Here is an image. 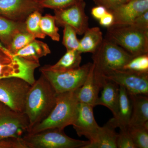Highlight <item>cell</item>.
<instances>
[{"label": "cell", "instance_id": "cell-1", "mask_svg": "<svg viewBox=\"0 0 148 148\" xmlns=\"http://www.w3.org/2000/svg\"><path fill=\"white\" fill-rule=\"evenodd\" d=\"M57 94L42 75L31 85L26 98L24 112L29 119V130L49 114L56 103Z\"/></svg>", "mask_w": 148, "mask_h": 148}, {"label": "cell", "instance_id": "cell-2", "mask_svg": "<svg viewBox=\"0 0 148 148\" xmlns=\"http://www.w3.org/2000/svg\"><path fill=\"white\" fill-rule=\"evenodd\" d=\"M79 103L75 90L57 93L53 110L45 119L31 128L28 133H37L47 129L64 130L72 125L76 117Z\"/></svg>", "mask_w": 148, "mask_h": 148}, {"label": "cell", "instance_id": "cell-3", "mask_svg": "<svg viewBox=\"0 0 148 148\" xmlns=\"http://www.w3.org/2000/svg\"><path fill=\"white\" fill-rule=\"evenodd\" d=\"M133 57L119 46L104 38L92 57L94 77L98 85L102 88L103 75L114 70L123 69Z\"/></svg>", "mask_w": 148, "mask_h": 148}, {"label": "cell", "instance_id": "cell-4", "mask_svg": "<svg viewBox=\"0 0 148 148\" xmlns=\"http://www.w3.org/2000/svg\"><path fill=\"white\" fill-rule=\"evenodd\" d=\"M107 29L105 38L119 46L133 57L148 53V30L133 25Z\"/></svg>", "mask_w": 148, "mask_h": 148}, {"label": "cell", "instance_id": "cell-5", "mask_svg": "<svg viewBox=\"0 0 148 148\" xmlns=\"http://www.w3.org/2000/svg\"><path fill=\"white\" fill-rule=\"evenodd\" d=\"M21 139L27 148H82L89 143L70 138L64 130L56 128L27 133Z\"/></svg>", "mask_w": 148, "mask_h": 148}, {"label": "cell", "instance_id": "cell-6", "mask_svg": "<svg viewBox=\"0 0 148 148\" xmlns=\"http://www.w3.org/2000/svg\"><path fill=\"white\" fill-rule=\"evenodd\" d=\"M39 62L28 61L12 54L0 42V79L20 78L32 85L35 82V70Z\"/></svg>", "mask_w": 148, "mask_h": 148}, {"label": "cell", "instance_id": "cell-7", "mask_svg": "<svg viewBox=\"0 0 148 148\" xmlns=\"http://www.w3.org/2000/svg\"><path fill=\"white\" fill-rule=\"evenodd\" d=\"M92 63H88L77 69L64 72L50 71L42 67L41 75L50 83L57 93L74 91L84 83Z\"/></svg>", "mask_w": 148, "mask_h": 148}, {"label": "cell", "instance_id": "cell-8", "mask_svg": "<svg viewBox=\"0 0 148 148\" xmlns=\"http://www.w3.org/2000/svg\"><path fill=\"white\" fill-rule=\"evenodd\" d=\"M31 85L20 78L0 79V102L14 111L24 113L26 98Z\"/></svg>", "mask_w": 148, "mask_h": 148}, {"label": "cell", "instance_id": "cell-9", "mask_svg": "<svg viewBox=\"0 0 148 148\" xmlns=\"http://www.w3.org/2000/svg\"><path fill=\"white\" fill-rule=\"evenodd\" d=\"M29 128L25 113L16 112L3 104L0 109V140L21 139L28 133Z\"/></svg>", "mask_w": 148, "mask_h": 148}, {"label": "cell", "instance_id": "cell-10", "mask_svg": "<svg viewBox=\"0 0 148 148\" xmlns=\"http://www.w3.org/2000/svg\"><path fill=\"white\" fill-rule=\"evenodd\" d=\"M102 77L124 87L129 94L148 95V73L121 69L114 70Z\"/></svg>", "mask_w": 148, "mask_h": 148}, {"label": "cell", "instance_id": "cell-11", "mask_svg": "<svg viewBox=\"0 0 148 148\" xmlns=\"http://www.w3.org/2000/svg\"><path fill=\"white\" fill-rule=\"evenodd\" d=\"M86 3L84 0L66 8L54 10L56 23L64 27L69 25L82 35L88 28V17L85 13Z\"/></svg>", "mask_w": 148, "mask_h": 148}, {"label": "cell", "instance_id": "cell-12", "mask_svg": "<svg viewBox=\"0 0 148 148\" xmlns=\"http://www.w3.org/2000/svg\"><path fill=\"white\" fill-rule=\"evenodd\" d=\"M43 10L34 0H0V15L14 21L25 22L32 12Z\"/></svg>", "mask_w": 148, "mask_h": 148}, {"label": "cell", "instance_id": "cell-13", "mask_svg": "<svg viewBox=\"0 0 148 148\" xmlns=\"http://www.w3.org/2000/svg\"><path fill=\"white\" fill-rule=\"evenodd\" d=\"M93 108L90 105L79 103L76 117L72 125L79 136H84L90 142L95 139L100 127L95 121Z\"/></svg>", "mask_w": 148, "mask_h": 148}, {"label": "cell", "instance_id": "cell-14", "mask_svg": "<svg viewBox=\"0 0 148 148\" xmlns=\"http://www.w3.org/2000/svg\"><path fill=\"white\" fill-rule=\"evenodd\" d=\"M147 11L148 0H130L109 10L114 16L112 26L131 25L135 18Z\"/></svg>", "mask_w": 148, "mask_h": 148}, {"label": "cell", "instance_id": "cell-15", "mask_svg": "<svg viewBox=\"0 0 148 148\" xmlns=\"http://www.w3.org/2000/svg\"><path fill=\"white\" fill-rule=\"evenodd\" d=\"M132 104L129 93L122 86H119V102L116 114L107 124L115 128H125L129 126L132 114Z\"/></svg>", "mask_w": 148, "mask_h": 148}, {"label": "cell", "instance_id": "cell-16", "mask_svg": "<svg viewBox=\"0 0 148 148\" xmlns=\"http://www.w3.org/2000/svg\"><path fill=\"white\" fill-rule=\"evenodd\" d=\"M101 89L94 77V66L92 63L84 83L80 87L75 90V94L79 103L95 107Z\"/></svg>", "mask_w": 148, "mask_h": 148}, {"label": "cell", "instance_id": "cell-17", "mask_svg": "<svg viewBox=\"0 0 148 148\" xmlns=\"http://www.w3.org/2000/svg\"><path fill=\"white\" fill-rule=\"evenodd\" d=\"M102 92L98 97L96 106L101 105L110 110L113 116L116 114L119 102V86L114 82L105 79L102 85Z\"/></svg>", "mask_w": 148, "mask_h": 148}, {"label": "cell", "instance_id": "cell-18", "mask_svg": "<svg viewBox=\"0 0 148 148\" xmlns=\"http://www.w3.org/2000/svg\"><path fill=\"white\" fill-rule=\"evenodd\" d=\"M129 94L132 104V114L129 126L148 124L147 95Z\"/></svg>", "mask_w": 148, "mask_h": 148}, {"label": "cell", "instance_id": "cell-19", "mask_svg": "<svg viewBox=\"0 0 148 148\" xmlns=\"http://www.w3.org/2000/svg\"><path fill=\"white\" fill-rule=\"evenodd\" d=\"M117 134L108 124L100 127L95 139L82 148H117Z\"/></svg>", "mask_w": 148, "mask_h": 148}, {"label": "cell", "instance_id": "cell-20", "mask_svg": "<svg viewBox=\"0 0 148 148\" xmlns=\"http://www.w3.org/2000/svg\"><path fill=\"white\" fill-rule=\"evenodd\" d=\"M84 36L79 40V47L77 51L81 53H95L103 40V35L101 29L98 27L87 28Z\"/></svg>", "mask_w": 148, "mask_h": 148}, {"label": "cell", "instance_id": "cell-21", "mask_svg": "<svg viewBox=\"0 0 148 148\" xmlns=\"http://www.w3.org/2000/svg\"><path fill=\"white\" fill-rule=\"evenodd\" d=\"M51 50L45 43L36 39L14 54L28 61L39 62V59L50 54Z\"/></svg>", "mask_w": 148, "mask_h": 148}, {"label": "cell", "instance_id": "cell-22", "mask_svg": "<svg viewBox=\"0 0 148 148\" xmlns=\"http://www.w3.org/2000/svg\"><path fill=\"white\" fill-rule=\"evenodd\" d=\"M25 31V22L13 21L0 15V41L6 48L16 34Z\"/></svg>", "mask_w": 148, "mask_h": 148}, {"label": "cell", "instance_id": "cell-23", "mask_svg": "<svg viewBox=\"0 0 148 148\" xmlns=\"http://www.w3.org/2000/svg\"><path fill=\"white\" fill-rule=\"evenodd\" d=\"M81 54L77 50H67L64 55L55 64L43 66L55 72H64L77 69L81 63Z\"/></svg>", "mask_w": 148, "mask_h": 148}, {"label": "cell", "instance_id": "cell-24", "mask_svg": "<svg viewBox=\"0 0 148 148\" xmlns=\"http://www.w3.org/2000/svg\"><path fill=\"white\" fill-rule=\"evenodd\" d=\"M128 130L136 148H148V124L128 126Z\"/></svg>", "mask_w": 148, "mask_h": 148}, {"label": "cell", "instance_id": "cell-25", "mask_svg": "<svg viewBox=\"0 0 148 148\" xmlns=\"http://www.w3.org/2000/svg\"><path fill=\"white\" fill-rule=\"evenodd\" d=\"M42 12L35 11L28 16L25 21L26 30L35 38L44 39L46 35L43 34L40 27Z\"/></svg>", "mask_w": 148, "mask_h": 148}, {"label": "cell", "instance_id": "cell-26", "mask_svg": "<svg viewBox=\"0 0 148 148\" xmlns=\"http://www.w3.org/2000/svg\"><path fill=\"white\" fill-rule=\"evenodd\" d=\"M56 24L54 16L51 14H46L41 18L40 27L43 34L50 37L53 41L58 42L60 36L58 33L59 29Z\"/></svg>", "mask_w": 148, "mask_h": 148}, {"label": "cell", "instance_id": "cell-27", "mask_svg": "<svg viewBox=\"0 0 148 148\" xmlns=\"http://www.w3.org/2000/svg\"><path fill=\"white\" fill-rule=\"evenodd\" d=\"M35 39L27 31L20 32L14 36L9 46L6 48L14 55Z\"/></svg>", "mask_w": 148, "mask_h": 148}, {"label": "cell", "instance_id": "cell-28", "mask_svg": "<svg viewBox=\"0 0 148 148\" xmlns=\"http://www.w3.org/2000/svg\"><path fill=\"white\" fill-rule=\"evenodd\" d=\"M133 71L148 73V53L133 57L123 69Z\"/></svg>", "mask_w": 148, "mask_h": 148}, {"label": "cell", "instance_id": "cell-29", "mask_svg": "<svg viewBox=\"0 0 148 148\" xmlns=\"http://www.w3.org/2000/svg\"><path fill=\"white\" fill-rule=\"evenodd\" d=\"M63 27V45L67 50H77L79 47V40L77 38L76 32L69 25H65Z\"/></svg>", "mask_w": 148, "mask_h": 148}, {"label": "cell", "instance_id": "cell-30", "mask_svg": "<svg viewBox=\"0 0 148 148\" xmlns=\"http://www.w3.org/2000/svg\"><path fill=\"white\" fill-rule=\"evenodd\" d=\"M83 1L84 0H42L39 3L43 8L56 10L66 8Z\"/></svg>", "mask_w": 148, "mask_h": 148}, {"label": "cell", "instance_id": "cell-31", "mask_svg": "<svg viewBox=\"0 0 148 148\" xmlns=\"http://www.w3.org/2000/svg\"><path fill=\"white\" fill-rule=\"evenodd\" d=\"M128 127L120 128L119 133L117 136V148H136L128 131Z\"/></svg>", "mask_w": 148, "mask_h": 148}, {"label": "cell", "instance_id": "cell-32", "mask_svg": "<svg viewBox=\"0 0 148 148\" xmlns=\"http://www.w3.org/2000/svg\"><path fill=\"white\" fill-rule=\"evenodd\" d=\"M0 148H27L21 139H4L0 140Z\"/></svg>", "mask_w": 148, "mask_h": 148}, {"label": "cell", "instance_id": "cell-33", "mask_svg": "<svg viewBox=\"0 0 148 148\" xmlns=\"http://www.w3.org/2000/svg\"><path fill=\"white\" fill-rule=\"evenodd\" d=\"M97 5H101L108 10L113 9L129 1L130 0H93Z\"/></svg>", "mask_w": 148, "mask_h": 148}, {"label": "cell", "instance_id": "cell-34", "mask_svg": "<svg viewBox=\"0 0 148 148\" xmlns=\"http://www.w3.org/2000/svg\"><path fill=\"white\" fill-rule=\"evenodd\" d=\"M131 25L140 29L148 30V11L138 16Z\"/></svg>", "mask_w": 148, "mask_h": 148}, {"label": "cell", "instance_id": "cell-35", "mask_svg": "<svg viewBox=\"0 0 148 148\" xmlns=\"http://www.w3.org/2000/svg\"><path fill=\"white\" fill-rule=\"evenodd\" d=\"M114 21L113 15L110 12L108 11V12L99 20V23L103 27L108 28L112 26Z\"/></svg>", "mask_w": 148, "mask_h": 148}, {"label": "cell", "instance_id": "cell-36", "mask_svg": "<svg viewBox=\"0 0 148 148\" xmlns=\"http://www.w3.org/2000/svg\"><path fill=\"white\" fill-rule=\"evenodd\" d=\"M108 10L101 5H97L91 9V14L95 19L100 20L108 12Z\"/></svg>", "mask_w": 148, "mask_h": 148}, {"label": "cell", "instance_id": "cell-37", "mask_svg": "<svg viewBox=\"0 0 148 148\" xmlns=\"http://www.w3.org/2000/svg\"><path fill=\"white\" fill-rule=\"evenodd\" d=\"M3 105V103H1V102H0V109H1V107Z\"/></svg>", "mask_w": 148, "mask_h": 148}, {"label": "cell", "instance_id": "cell-38", "mask_svg": "<svg viewBox=\"0 0 148 148\" xmlns=\"http://www.w3.org/2000/svg\"><path fill=\"white\" fill-rule=\"evenodd\" d=\"M34 1H35L38 2H39L40 1H42V0H34Z\"/></svg>", "mask_w": 148, "mask_h": 148}]
</instances>
